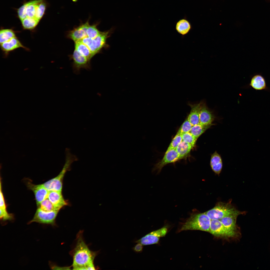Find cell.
Wrapping results in <instances>:
<instances>
[{
    "label": "cell",
    "instance_id": "6da1fadb",
    "mask_svg": "<svg viewBox=\"0 0 270 270\" xmlns=\"http://www.w3.org/2000/svg\"><path fill=\"white\" fill-rule=\"evenodd\" d=\"M82 233L80 232L78 234L76 244L73 252V269L95 270L93 262L96 253L89 249L83 239Z\"/></svg>",
    "mask_w": 270,
    "mask_h": 270
},
{
    "label": "cell",
    "instance_id": "7a4b0ae2",
    "mask_svg": "<svg viewBox=\"0 0 270 270\" xmlns=\"http://www.w3.org/2000/svg\"><path fill=\"white\" fill-rule=\"evenodd\" d=\"M211 220L205 212L194 211L189 218L180 224L178 232L189 230L210 232Z\"/></svg>",
    "mask_w": 270,
    "mask_h": 270
},
{
    "label": "cell",
    "instance_id": "3957f363",
    "mask_svg": "<svg viewBox=\"0 0 270 270\" xmlns=\"http://www.w3.org/2000/svg\"><path fill=\"white\" fill-rule=\"evenodd\" d=\"M65 153V163L60 174L55 178L42 184L48 191H54L62 192V181L65 174L70 170L71 164L74 162L78 160L76 156L71 153L69 149L66 148Z\"/></svg>",
    "mask_w": 270,
    "mask_h": 270
},
{
    "label": "cell",
    "instance_id": "277c9868",
    "mask_svg": "<svg viewBox=\"0 0 270 270\" xmlns=\"http://www.w3.org/2000/svg\"><path fill=\"white\" fill-rule=\"evenodd\" d=\"M112 30H110L101 32L98 35L94 38L86 37L80 41L88 47L93 57L100 52L103 48H107L108 46L106 41L111 34Z\"/></svg>",
    "mask_w": 270,
    "mask_h": 270
},
{
    "label": "cell",
    "instance_id": "5b68a950",
    "mask_svg": "<svg viewBox=\"0 0 270 270\" xmlns=\"http://www.w3.org/2000/svg\"><path fill=\"white\" fill-rule=\"evenodd\" d=\"M238 210L232 206L230 202L226 203L220 202L214 208L205 213L211 220H220Z\"/></svg>",
    "mask_w": 270,
    "mask_h": 270
},
{
    "label": "cell",
    "instance_id": "8992f818",
    "mask_svg": "<svg viewBox=\"0 0 270 270\" xmlns=\"http://www.w3.org/2000/svg\"><path fill=\"white\" fill-rule=\"evenodd\" d=\"M58 211H54L46 212L38 208L33 218L28 222V224H30L32 222H36L44 224L54 225Z\"/></svg>",
    "mask_w": 270,
    "mask_h": 270
},
{
    "label": "cell",
    "instance_id": "52a82bcc",
    "mask_svg": "<svg viewBox=\"0 0 270 270\" xmlns=\"http://www.w3.org/2000/svg\"><path fill=\"white\" fill-rule=\"evenodd\" d=\"M168 228L165 226L158 230L153 231L143 236L136 242L143 245H147L158 244L160 238L165 236Z\"/></svg>",
    "mask_w": 270,
    "mask_h": 270
},
{
    "label": "cell",
    "instance_id": "ba28073f",
    "mask_svg": "<svg viewBox=\"0 0 270 270\" xmlns=\"http://www.w3.org/2000/svg\"><path fill=\"white\" fill-rule=\"evenodd\" d=\"M210 232L216 236L225 238L233 237L237 234L226 228L220 220H211Z\"/></svg>",
    "mask_w": 270,
    "mask_h": 270
},
{
    "label": "cell",
    "instance_id": "9c48e42d",
    "mask_svg": "<svg viewBox=\"0 0 270 270\" xmlns=\"http://www.w3.org/2000/svg\"><path fill=\"white\" fill-rule=\"evenodd\" d=\"M71 58L73 60V70L76 74H79L81 68L88 70L90 69V60L80 54L75 49Z\"/></svg>",
    "mask_w": 270,
    "mask_h": 270
},
{
    "label": "cell",
    "instance_id": "30bf717a",
    "mask_svg": "<svg viewBox=\"0 0 270 270\" xmlns=\"http://www.w3.org/2000/svg\"><path fill=\"white\" fill-rule=\"evenodd\" d=\"M89 20L88 19L84 23H82L78 26L69 31L68 32L67 37L75 42L87 37L86 31L90 25Z\"/></svg>",
    "mask_w": 270,
    "mask_h": 270
},
{
    "label": "cell",
    "instance_id": "8fae6325",
    "mask_svg": "<svg viewBox=\"0 0 270 270\" xmlns=\"http://www.w3.org/2000/svg\"><path fill=\"white\" fill-rule=\"evenodd\" d=\"M180 159L176 149H173L166 152L162 160L156 164L154 170L160 172L162 168L166 164L174 162Z\"/></svg>",
    "mask_w": 270,
    "mask_h": 270
},
{
    "label": "cell",
    "instance_id": "7c38bea8",
    "mask_svg": "<svg viewBox=\"0 0 270 270\" xmlns=\"http://www.w3.org/2000/svg\"><path fill=\"white\" fill-rule=\"evenodd\" d=\"M28 188L34 193L38 206L41 202L48 198L49 191L42 184L35 185L29 182H28Z\"/></svg>",
    "mask_w": 270,
    "mask_h": 270
},
{
    "label": "cell",
    "instance_id": "4fadbf2b",
    "mask_svg": "<svg viewBox=\"0 0 270 270\" xmlns=\"http://www.w3.org/2000/svg\"><path fill=\"white\" fill-rule=\"evenodd\" d=\"M246 212L238 210L236 212L225 216L220 220L224 226L229 230L236 232V220L239 215L245 214Z\"/></svg>",
    "mask_w": 270,
    "mask_h": 270
},
{
    "label": "cell",
    "instance_id": "5bb4252c",
    "mask_svg": "<svg viewBox=\"0 0 270 270\" xmlns=\"http://www.w3.org/2000/svg\"><path fill=\"white\" fill-rule=\"evenodd\" d=\"M249 85L256 90H265L270 92V89L266 85L265 78L260 73L254 74L252 76Z\"/></svg>",
    "mask_w": 270,
    "mask_h": 270
},
{
    "label": "cell",
    "instance_id": "9a60e30c",
    "mask_svg": "<svg viewBox=\"0 0 270 270\" xmlns=\"http://www.w3.org/2000/svg\"><path fill=\"white\" fill-rule=\"evenodd\" d=\"M47 198L57 210H59L63 206L68 204L64 198L62 192L54 191H49Z\"/></svg>",
    "mask_w": 270,
    "mask_h": 270
},
{
    "label": "cell",
    "instance_id": "2e32d148",
    "mask_svg": "<svg viewBox=\"0 0 270 270\" xmlns=\"http://www.w3.org/2000/svg\"><path fill=\"white\" fill-rule=\"evenodd\" d=\"M200 124L205 126H211L214 117L212 112L204 104H202L199 113Z\"/></svg>",
    "mask_w": 270,
    "mask_h": 270
},
{
    "label": "cell",
    "instance_id": "e0dca14e",
    "mask_svg": "<svg viewBox=\"0 0 270 270\" xmlns=\"http://www.w3.org/2000/svg\"><path fill=\"white\" fill-rule=\"evenodd\" d=\"M1 48L4 51L8 52L20 48L26 49L16 37L0 44Z\"/></svg>",
    "mask_w": 270,
    "mask_h": 270
},
{
    "label": "cell",
    "instance_id": "ac0fdd59",
    "mask_svg": "<svg viewBox=\"0 0 270 270\" xmlns=\"http://www.w3.org/2000/svg\"><path fill=\"white\" fill-rule=\"evenodd\" d=\"M202 104L200 103L190 106L191 110L187 119L192 126L200 124L199 113Z\"/></svg>",
    "mask_w": 270,
    "mask_h": 270
},
{
    "label": "cell",
    "instance_id": "d6986e66",
    "mask_svg": "<svg viewBox=\"0 0 270 270\" xmlns=\"http://www.w3.org/2000/svg\"><path fill=\"white\" fill-rule=\"evenodd\" d=\"M191 28L192 26L190 22L186 18L180 20L176 24V31L182 36L187 34Z\"/></svg>",
    "mask_w": 270,
    "mask_h": 270
},
{
    "label": "cell",
    "instance_id": "ffe728a7",
    "mask_svg": "<svg viewBox=\"0 0 270 270\" xmlns=\"http://www.w3.org/2000/svg\"><path fill=\"white\" fill-rule=\"evenodd\" d=\"M210 164L212 170L216 174H219L222 170V164L221 157L216 152L212 155Z\"/></svg>",
    "mask_w": 270,
    "mask_h": 270
},
{
    "label": "cell",
    "instance_id": "44dd1931",
    "mask_svg": "<svg viewBox=\"0 0 270 270\" xmlns=\"http://www.w3.org/2000/svg\"><path fill=\"white\" fill-rule=\"evenodd\" d=\"M74 43L75 49L80 54L90 60L92 57L91 52L88 47L80 41Z\"/></svg>",
    "mask_w": 270,
    "mask_h": 270
},
{
    "label": "cell",
    "instance_id": "7402d4cb",
    "mask_svg": "<svg viewBox=\"0 0 270 270\" xmlns=\"http://www.w3.org/2000/svg\"><path fill=\"white\" fill-rule=\"evenodd\" d=\"M192 148L191 144L182 141L176 150L181 159L187 156Z\"/></svg>",
    "mask_w": 270,
    "mask_h": 270
},
{
    "label": "cell",
    "instance_id": "603a6c76",
    "mask_svg": "<svg viewBox=\"0 0 270 270\" xmlns=\"http://www.w3.org/2000/svg\"><path fill=\"white\" fill-rule=\"evenodd\" d=\"M210 126H211L204 125L200 124L192 126L189 132L198 139Z\"/></svg>",
    "mask_w": 270,
    "mask_h": 270
},
{
    "label": "cell",
    "instance_id": "cb8c5ba5",
    "mask_svg": "<svg viewBox=\"0 0 270 270\" xmlns=\"http://www.w3.org/2000/svg\"><path fill=\"white\" fill-rule=\"evenodd\" d=\"M15 37V34L12 30L4 29L1 30L0 32V44L7 42Z\"/></svg>",
    "mask_w": 270,
    "mask_h": 270
},
{
    "label": "cell",
    "instance_id": "d4e9b609",
    "mask_svg": "<svg viewBox=\"0 0 270 270\" xmlns=\"http://www.w3.org/2000/svg\"><path fill=\"white\" fill-rule=\"evenodd\" d=\"M21 22L23 28L29 30L35 28L39 22L35 19L28 17L25 18Z\"/></svg>",
    "mask_w": 270,
    "mask_h": 270
},
{
    "label": "cell",
    "instance_id": "484cf974",
    "mask_svg": "<svg viewBox=\"0 0 270 270\" xmlns=\"http://www.w3.org/2000/svg\"><path fill=\"white\" fill-rule=\"evenodd\" d=\"M39 208L43 211L50 212L54 211H58L57 210L53 204L48 198L41 202L38 206Z\"/></svg>",
    "mask_w": 270,
    "mask_h": 270
},
{
    "label": "cell",
    "instance_id": "4316f807",
    "mask_svg": "<svg viewBox=\"0 0 270 270\" xmlns=\"http://www.w3.org/2000/svg\"><path fill=\"white\" fill-rule=\"evenodd\" d=\"M99 24L98 22L90 25L86 31L87 37L92 38H94L98 35L101 32L97 28V26Z\"/></svg>",
    "mask_w": 270,
    "mask_h": 270
},
{
    "label": "cell",
    "instance_id": "83f0119b",
    "mask_svg": "<svg viewBox=\"0 0 270 270\" xmlns=\"http://www.w3.org/2000/svg\"><path fill=\"white\" fill-rule=\"evenodd\" d=\"M197 139L190 132L182 134V141L191 144L192 147L194 146Z\"/></svg>",
    "mask_w": 270,
    "mask_h": 270
},
{
    "label": "cell",
    "instance_id": "f1b7e54d",
    "mask_svg": "<svg viewBox=\"0 0 270 270\" xmlns=\"http://www.w3.org/2000/svg\"><path fill=\"white\" fill-rule=\"evenodd\" d=\"M182 141V135L176 134L170 144L166 152L172 149H176Z\"/></svg>",
    "mask_w": 270,
    "mask_h": 270
},
{
    "label": "cell",
    "instance_id": "f546056e",
    "mask_svg": "<svg viewBox=\"0 0 270 270\" xmlns=\"http://www.w3.org/2000/svg\"><path fill=\"white\" fill-rule=\"evenodd\" d=\"M192 126L187 119L182 124L177 134L182 135L184 133L189 132Z\"/></svg>",
    "mask_w": 270,
    "mask_h": 270
},
{
    "label": "cell",
    "instance_id": "4dcf8cb0",
    "mask_svg": "<svg viewBox=\"0 0 270 270\" xmlns=\"http://www.w3.org/2000/svg\"><path fill=\"white\" fill-rule=\"evenodd\" d=\"M0 218L3 221L10 220L13 219V216L12 214L8 213L6 209L0 208Z\"/></svg>",
    "mask_w": 270,
    "mask_h": 270
},
{
    "label": "cell",
    "instance_id": "1f68e13d",
    "mask_svg": "<svg viewBox=\"0 0 270 270\" xmlns=\"http://www.w3.org/2000/svg\"><path fill=\"white\" fill-rule=\"evenodd\" d=\"M1 182H0V208L2 209H6V206L4 200V195L2 190Z\"/></svg>",
    "mask_w": 270,
    "mask_h": 270
},
{
    "label": "cell",
    "instance_id": "d6a6232c",
    "mask_svg": "<svg viewBox=\"0 0 270 270\" xmlns=\"http://www.w3.org/2000/svg\"><path fill=\"white\" fill-rule=\"evenodd\" d=\"M143 245L140 243H138L134 248V250L137 252H140L142 251L143 248Z\"/></svg>",
    "mask_w": 270,
    "mask_h": 270
}]
</instances>
